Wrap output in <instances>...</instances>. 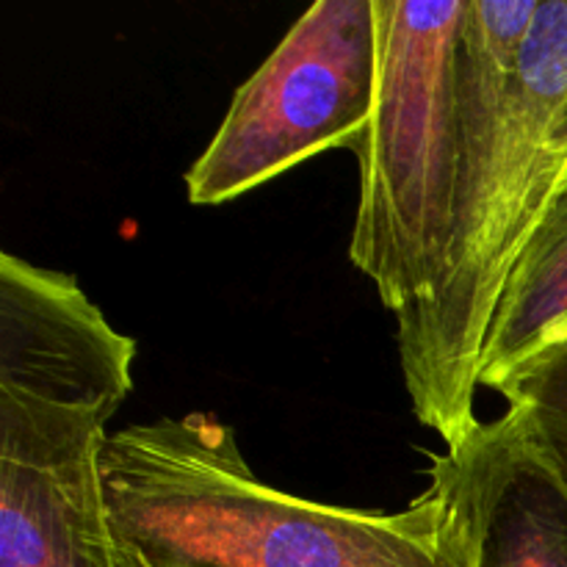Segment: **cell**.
<instances>
[{"instance_id":"cell-1","label":"cell","mask_w":567,"mask_h":567,"mask_svg":"<svg viewBox=\"0 0 567 567\" xmlns=\"http://www.w3.org/2000/svg\"><path fill=\"white\" fill-rule=\"evenodd\" d=\"M460 72L463 164L443 275L396 316L410 408L446 449L482 424L491 327L567 172V0H468Z\"/></svg>"},{"instance_id":"cell-2","label":"cell","mask_w":567,"mask_h":567,"mask_svg":"<svg viewBox=\"0 0 567 567\" xmlns=\"http://www.w3.org/2000/svg\"><path fill=\"white\" fill-rule=\"evenodd\" d=\"M100 476L114 567H460L435 482L393 513L293 496L208 413L111 432Z\"/></svg>"},{"instance_id":"cell-3","label":"cell","mask_w":567,"mask_h":567,"mask_svg":"<svg viewBox=\"0 0 567 567\" xmlns=\"http://www.w3.org/2000/svg\"><path fill=\"white\" fill-rule=\"evenodd\" d=\"M380 70L360 147L349 260L399 316L426 302L446 260L463 164L468 0H374Z\"/></svg>"},{"instance_id":"cell-4","label":"cell","mask_w":567,"mask_h":567,"mask_svg":"<svg viewBox=\"0 0 567 567\" xmlns=\"http://www.w3.org/2000/svg\"><path fill=\"white\" fill-rule=\"evenodd\" d=\"M380 42L374 0H316L236 89L186 172L188 203H233L327 150L363 147Z\"/></svg>"},{"instance_id":"cell-5","label":"cell","mask_w":567,"mask_h":567,"mask_svg":"<svg viewBox=\"0 0 567 567\" xmlns=\"http://www.w3.org/2000/svg\"><path fill=\"white\" fill-rule=\"evenodd\" d=\"M460 567H567V480L526 404L430 454Z\"/></svg>"},{"instance_id":"cell-6","label":"cell","mask_w":567,"mask_h":567,"mask_svg":"<svg viewBox=\"0 0 567 567\" xmlns=\"http://www.w3.org/2000/svg\"><path fill=\"white\" fill-rule=\"evenodd\" d=\"M567 341V172L526 247L482 354L480 385L507 396L532 363Z\"/></svg>"},{"instance_id":"cell-7","label":"cell","mask_w":567,"mask_h":567,"mask_svg":"<svg viewBox=\"0 0 567 567\" xmlns=\"http://www.w3.org/2000/svg\"><path fill=\"white\" fill-rule=\"evenodd\" d=\"M504 399L532 410L567 480V341L532 363Z\"/></svg>"}]
</instances>
